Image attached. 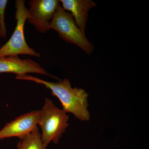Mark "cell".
Listing matches in <instances>:
<instances>
[{
  "mask_svg": "<svg viewBox=\"0 0 149 149\" xmlns=\"http://www.w3.org/2000/svg\"><path fill=\"white\" fill-rule=\"evenodd\" d=\"M5 35L4 34L3 32L1 26V23H0V38H6Z\"/></svg>",
  "mask_w": 149,
  "mask_h": 149,
  "instance_id": "obj_11",
  "label": "cell"
},
{
  "mask_svg": "<svg viewBox=\"0 0 149 149\" xmlns=\"http://www.w3.org/2000/svg\"><path fill=\"white\" fill-rule=\"evenodd\" d=\"M40 115V111H33L7 123L0 130V140L12 137L24 139L37 127Z\"/></svg>",
  "mask_w": 149,
  "mask_h": 149,
  "instance_id": "obj_6",
  "label": "cell"
},
{
  "mask_svg": "<svg viewBox=\"0 0 149 149\" xmlns=\"http://www.w3.org/2000/svg\"><path fill=\"white\" fill-rule=\"evenodd\" d=\"M8 3L7 0H0V23L3 32L7 36V29L5 21V11L7 5Z\"/></svg>",
  "mask_w": 149,
  "mask_h": 149,
  "instance_id": "obj_10",
  "label": "cell"
},
{
  "mask_svg": "<svg viewBox=\"0 0 149 149\" xmlns=\"http://www.w3.org/2000/svg\"><path fill=\"white\" fill-rule=\"evenodd\" d=\"M15 5L16 27L8 41L0 48V57L22 55L40 58L41 54L29 47L24 37V24L28 17V9L25 6V1L16 0Z\"/></svg>",
  "mask_w": 149,
  "mask_h": 149,
  "instance_id": "obj_4",
  "label": "cell"
},
{
  "mask_svg": "<svg viewBox=\"0 0 149 149\" xmlns=\"http://www.w3.org/2000/svg\"><path fill=\"white\" fill-rule=\"evenodd\" d=\"M69 119L66 113L56 106L52 100L45 99V103L40 110L38 125L42 129V139L46 148L51 142L58 143L69 126Z\"/></svg>",
  "mask_w": 149,
  "mask_h": 149,
  "instance_id": "obj_2",
  "label": "cell"
},
{
  "mask_svg": "<svg viewBox=\"0 0 149 149\" xmlns=\"http://www.w3.org/2000/svg\"><path fill=\"white\" fill-rule=\"evenodd\" d=\"M17 149H46L41 134L37 126L32 132L24 139L19 141L17 145Z\"/></svg>",
  "mask_w": 149,
  "mask_h": 149,
  "instance_id": "obj_9",
  "label": "cell"
},
{
  "mask_svg": "<svg viewBox=\"0 0 149 149\" xmlns=\"http://www.w3.org/2000/svg\"><path fill=\"white\" fill-rule=\"evenodd\" d=\"M62 8L72 15L76 24L85 32L89 11L97 6L92 0H61Z\"/></svg>",
  "mask_w": 149,
  "mask_h": 149,
  "instance_id": "obj_8",
  "label": "cell"
},
{
  "mask_svg": "<svg viewBox=\"0 0 149 149\" xmlns=\"http://www.w3.org/2000/svg\"><path fill=\"white\" fill-rule=\"evenodd\" d=\"M15 78L44 85L47 89L50 90L53 95L59 100L62 105V109L66 113H72L76 118L82 121L90 120L91 115L88 109L89 95L83 88H72L67 78L53 83L27 74L16 76Z\"/></svg>",
  "mask_w": 149,
  "mask_h": 149,
  "instance_id": "obj_1",
  "label": "cell"
},
{
  "mask_svg": "<svg viewBox=\"0 0 149 149\" xmlns=\"http://www.w3.org/2000/svg\"><path fill=\"white\" fill-rule=\"evenodd\" d=\"M0 73H11L16 76H22L28 73H37L59 80L40 66L37 63L30 59H21L18 56H10L0 57Z\"/></svg>",
  "mask_w": 149,
  "mask_h": 149,
  "instance_id": "obj_7",
  "label": "cell"
},
{
  "mask_svg": "<svg viewBox=\"0 0 149 149\" xmlns=\"http://www.w3.org/2000/svg\"><path fill=\"white\" fill-rule=\"evenodd\" d=\"M60 1L58 0H31L29 2L27 22L42 34L50 30V23Z\"/></svg>",
  "mask_w": 149,
  "mask_h": 149,
  "instance_id": "obj_5",
  "label": "cell"
},
{
  "mask_svg": "<svg viewBox=\"0 0 149 149\" xmlns=\"http://www.w3.org/2000/svg\"><path fill=\"white\" fill-rule=\"evenodd\" d=\"M49 27L56 31L62 40L77 46L88 54H92L94 46L87 39L85 32L77 26L71 13L60 4L51 20Z\"/></svg>",
  "mask_w": 149,
  "mask_h": 149,
  "instance_id": "obj_3",
  "label": "cell"
}]
</instances>
